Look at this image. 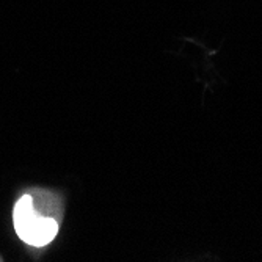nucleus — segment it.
I'll return each instance as SVG.
<instances>
[{
    "label": "nucleus",
    "mask_w": 262,
    "mask_h": 262,
    "mask_svg": "<svg viewBox=\"0 0 262 262\" xmlns=\"http://www.w3.org/2000/svg\"><path fill=\"white\" fill-rule=\"evenodd\" d=\"M14 229L20 239L32 247L51 244L58 232V223L54 219L42 217L35 212L32 196L24 195L13 212Z\"/></svg>",
    "instance_id": "obj_1"
}]
</instances>
